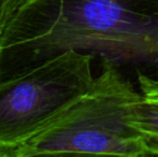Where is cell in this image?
<instances>
[{
  "label": "cell",
  "instance_id": "4",
  "mask_svg": "<svg viewBox=\"0 0 158 157\" xmlns=\"http://www.w3.org/2000/svg\"><path fill=\"white\" fill-rule=\"evenodd\" d=\"M129 125L141 136L148 156L158 155V100L142 96L135 101L129 114Z\"/></svg>",
  "mask_w": 158,
  "mask_h": 157
},
{
  "label": "cell",
  "instance_id": "2",
  "mask_svg": "<svg viewBox=\"0 0 158 157\" xmlns=\"http://www.w3.org/2000/svg\"><path fill=\"white\" fill-rule=\"evenodd\" d=\"M101 71L86 92L75 98L48 126L0 157L59 154L148 156L142 138L129 125L139 90L114 65L100 60Z\"/></svg>",
  "mask_w": 158,
  "mask_h": 157
},
{
  "label": "cell",
  "instance_id": "6",
  "mask_svg": "<svg viewBox=\"0 0 158 157\" xmlns=\"http://www.w3.org/2000/svg\"><path fill=\"white\" fill-rule=\"evenodd\" d=\"M19 2L21 0H0V36L10 15Z\"/></svg>",
  "mask_w": 158,
  "mask_h": 157
},
{
  "label": "cell",
  "instance_id": "5",
  "mask_svg": "<svg viewBox=\"0 0 158 157\" xmlns=\"http://www.w3.org/2000/svg\"><path fill=\"white\" fill-rule=\"evenodd\" d=\"M135 79L139 86V92L143 98L158 100V80L148 78L140 73H135Z\"/></svg>",
  "mask_w": 158,
  "mask_h": 157
},
{
  "label": "cell",
  "instance_id": "1",
  "mask_svg": "<svg viewBox=\"0 0 158 157\" xmlns=\"http://www.w3.org/2000/svg\"><path fill=\"white\" fill-rule=\"evenodd\" d=\"M17 29L35 65L77 51L158 80V0H25Z\"/></svg>",
  "mask_w": 158,
  "mask_h": 157
},
{
  "label": "cell",
  "instance_id": "3",
  "mask_svg": "<svg viewBox=\"0 0 158 157\" xmlns=\"http://www.w3.org/2000/svg\"><path fill=\"white\" fill-rule=\"evenodd\" d=\"M94 56L77 51L0 82V150L27 141L88 89Z\"/></svg>",
  "mask_w": 158,
  "mask_h": 157
}]
</instances>
